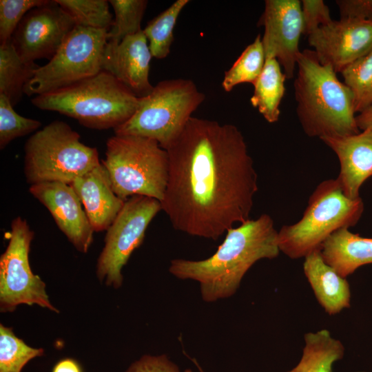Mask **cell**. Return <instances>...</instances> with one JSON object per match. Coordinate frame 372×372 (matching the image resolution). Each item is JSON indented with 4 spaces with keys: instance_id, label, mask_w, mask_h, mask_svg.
Returning a JSON list of instances; mask_svg holds the SVG:
<instances>
[{
    "instance_id": "1",
    "label": "cell",
    "mask_w": 372,
    "mask_h": 372,
    "mask_svg": "<svg viewBox=\"0 0 372 372\" xmlns=\"http://www.w3.org/2000/svg\"><path fill=\"white\" fill-rule=\"evenodd\" d=\"M165 150L169 177L161 203L175 229L216 240L250 219L258 175L236 126L191 117Z\"/></svg>"
},
{
    "instance_id": "2",
    "label": "cell",
    "mask_w": 372,
    "mask_h": 372,
    "mask_svg": "<svg viewBox=\"0 0 372 372\" xmlns=\"http://www.w3.org/2000/svg\"><path fill=\"white\" fill-rule=\"evenodd\" d=\"M226 233L211 256L201 260L173 259L169 267L175 277L197 281L202 299L207 302L232 296L254 264L261 259L275 258L280 251L278 231L267 214L249 219Z\"/></svg>"
},
{
    "instance_id": "3",
    "label": "cell",
    "mask_w": 372,
    "mask_h": 372,
    "mask_svg": "<svg viewBox=\"0 0 372 372\" xmlns=\"http://www.w3.org/2000/svg\"><path fill=\"white\" fill-rule=\"evenodd\" d=\"M296 67V114L304 133L320 138L359 133L353 93L333 68L322 64L310 49L300 52Z\"/></svg>"
},
{
    "instance_id": "4",
    "label": "cell",
    "mask_w": 372,
    "mask_h": 372,
    "mask_svg": "<svg viewBox=\"0 0 372 372\" xmlns=\"http://www.w3.org/2000/svg\"><path fill=\"white\" fill-rule=\"evenodd\" d=\"M31 102L37 108L59 112L86 127L101 130H114L127 121L136 110L138 97L102 70L65 88L37 95Z\"/></svg>"
},
{
    "instance_id": "5",
    "label": "cell",
    "mask_w": 372,
    "mask_h": 372,
    "mask_svg": "<svg viewBox=\"0 0 372 372\" xmlns=\"http://www.w3.org/2000/svg\"><path fill=\"white\" fill-rule=\"evenodd\" d=\"M364 211L360 197H347L338 178L321 182L310 196L300 220L278 231L280 251L291 259L305 258L320 249L335 231L354 226Z\"/></svg>"
},
{
    "instance_id": "6",
    "label": "cell",
    "mask_w": 372,
    "mask_h": 372,
    "mask_svg": "<svg viewBox=\"0 0 372 372\" xmlns=\"http://www.w3.org/2000/svg\"><path fill=\"white\" fill-rule=\"evenodd\" d=\"M115 194L122 200L141 195L161 202L169 177L167 151L155 141L132 135H116L106 143L105 158Z\"/></svg>"
},
{
    "instance_id": "7",
    "label": "cell",
    "mask_w": 372,
    "mask_h": 372,
    "mask_svg": "<svg viewBox=\"0 0 372 372\" xmlns=\"http://www.w3.org/2000/svg\"><path fill=\"white\" fill-rule=\"evenodd\" d=\"M205 99L189 79L164 80L138 98L134 114L114 129L116 135H132L156 141L166 149L183 132L192 113Z\"/></svg>"
},
{
    "instance_id": "8",
    "label": "cell",
    "mask_w": 372,
    "mask_h": 372,
    "mask_svg": "<svg viewBox=\"0 0 372 372\" xmlns=\"http://www.w3.org/2000/svg\"><path fill=\"white\" fill-rule=\"evenodd\" d=\"M24 152V174L31 185L45 182L70 185L101 164L96 148L83 144L79 134L61 121L34 133Z\"/></svg>"
},
{
    "instance_id": "9",
    "label": "cell",
    "mask_w": 372,
    "mask_h": 372,
    "mask_svg": "<svg viewBox=\"0 0 372 372\" xmlns=\"http://www.w3.org/2000/svg\"><path fill=\"white\" fill-rule=\"evenodd\" d=\"M107 30L76 25L49 62L39 67L24 86L28 96L65 88L102 71Z\"/></svg>"
},
{
    "instance_id": "10",
    "label": "cell",
    "mask_w": 372,
    "mask_h": 372,
    "mask_svg": "<svg viewBox=\"0 0 372 372\" xmlns=\"http://www.w3.org/2000/svg\"><path fill=\"white\" fill-rule=\"evenodd\" d=\"M162 210L161 203L154 198L135 195L128 198L109 227L105 245L96 262L99 281L115 289L123 283L122 269L133 251L143 243L150 222Z\"/></svg>"
},
{
    "instance_id": "11",
    "label": "cell",
    "mask_w": 372,
    "mask_h": 372,
    "mask_svg": "<svg viewBox=\"0 0 372 372\" xmlns=\"http://www.w3.org/2000/svg\"><path fill=\"white\" fill-rule=\"evenodd\" d=\"M34 238L27 221L20 216L12 220L10 239L0 257V311L12 313L20 304H37L55 313L45 291V284L32 273L29 252Z\"/></svg>"
},
{
    "instance_id": "12",
    "label": "cell",
    "mask_w": 372,
    "mask_h": 372,
    "mask_svg": "<svg viewBox=\"0 0 372 372\" xmlns=\"http://www.w3.org/2000/svg\"><path fill=\"white\" fill-rule=\"evenodd\" d=\"M75 26L72 18L55 0L49 1L23 17L11 40L25 61L50 60Z\"/></svg>"
},
{
    "instance_id": "13",
    "label": "cell",
    "mask_w": 372,
    "mask_h": 372,
    "mask_svg": "<svg viewBox=\"0 0 372 372\" xmlns=\"http://www.w3.org/2000/svg\"><path fill=\"white\" fill-rule=\"evenodd\" d=\"M265 59H276L287 80L293 78L303 31L301 1L266 0L260 19Z\"/></svg>"
},
{
    "instance_id": "14",
    "label": "cell",
    "mask_w": 372,
    "mask_h": 372,
    "mask_svg": "<svg viewBox=\"0 0 372 372\" xmlns=\"http://www.w3.org/2000/svg\"><path fill=\"white\" fill-rule=\"evenodd\" d=\"M318 59L336 72L372 50V19L340 18L308 37Z\"/></svg>"
},
{
    "instance_id": "15",
    "label": "cell",
    "mask_w": 372,
    "mask_h": 372,
    "mask_svg": "<svg viewBox=\"0 0 372 372\" xmlns=\"http://www.w3.org/2000/svg\"><path fill=\"white\" fill-rule=\"evenodd\" d=\"M29 192L48 209L76 250L86 253L93 242L94 230L72 187L61 182H45L30 185Z\"/></svg>"
},
{
    "instance_id": "16",
    "label": "cell",
    "mask_w": 372,
    "mask_h": 372,
    "mask_svg": "<svg viewBox=\"0 0 372 372\" xmlns=\"http://www.w3.org/2000/svg\"><path fill=\"white\" fill-rule=\"evenodd\" d=\"M152 57L142 30L119 43L107 41L103 53L102 70L113 75L137 97H143L154 88L149 81Z\"/></svg>"
},
{
    "instance_id": "17",
    "label": "cell",
    "mask_w": 372,
    "mask_h": 372,
    "mask_svg": "<svg viewBox=\"0 0 372 372\" xmlns=\"http://www.w3.org/2000/svg\"><path fill=\"white\" fill-rule=\"evenodd\" d=\"M337 155L340 162L338 180L344 195L360 197L362 183L372 176V127L344 136L320 138Z\"/></svg>"
},
{
    "instance_id": "18",
    "label": "cell",
    "mask_w": 372,
    "mask_h": 372,
    "mask_svg": "<svg viewBox=\"0 0 372 372\" xmlns=\"http://www.w3.org/2000/svg\"><path fill=\"white\" fill-rule=\"evenodd\" d=\"M78 195L94 231L107 230L125 200L114 192L108 172L100 165L77 177L71 184Z\"/></svg>"
},
{
    "instance_id": "19",
    "label": "cell",
    "mask_w": 372,
    "mask_h": 372,
    "mask_svg": "<svg viewBox=\"0 0 372 372\" xmlns=\"http://www.w3.org/2000/svg\"><path fill=\"white\" fill-rule=\"evenodd\" d=\"M303 271L319 304L329 315L339 313L350 307L348 281L323 260L320 249L304 258Z\"/></svg>"
},
{
    "instance_id": "20",
    "label": "cell",
    "mask_w": 372,
    "mask_h": 372,
    "mask_svg": "<svg viewBox=\"0 0 372 372\" xmlns=\"http://www.w3.org/2000/svg\"><path fill=\"white\" fill-rule=\"evenodd\" d=\"M320 252L324 261L346 278L360 267L372 264V238L342 228L324 242Z\"/></svg>"
},
{
    "instance_id": "21",
    "label": "cell",
    "mask_w": 372,
    "mask_h": 372,
    "mask_svg": "<svg viewBox=\"0 0 372 372\" xmlns=\"http://www.w3.org/2000/svg\"><path fill=\"white\" fill-rule=\"evenodd\" d=\"M285 80L278 61L273 58L266 59L262 73L254 85L250 102L268 123H273L279 119V107L285 92Z\"/></svg>"
},
{
    "instance_id": "22",
    "label": "cell",
    "mask_w": 372,
    "mask_h": 372,
    "mask_svg": "<svg viewBox=\"0 0 372 372\" xmlns=\"http://www.w3.org/2000/svg\"><path fill=\"white\" fill-rule=\"evenodd\" d=\"M304 341L300 362L287 372H333V363L344 355L342 343L327 329L306 333Z\"/></svg>"
},
{
    "instance_id": "23",
    "label": "cell",
    "mask_w": 372,
    "mask_h": 372,
    "mask_svg": "<svg viewBox=\"0 0 372 372\" xmlns=\"http://www.w3.org/2000/svg\"><path fill=\"white\" fill-rule=\"evenodd\" d=\"M39 68L34 62L23 60L10 39L0 45V94L15 105L19 102L25 84Z\"/></svg>"
},
{
    "instance_id": "24",
    "label": "cell",
    "mask_w": 372,
    "mask_h": 372,
    "mask_svg": "<svg viewBox=\"0 0 372 372\" xmlns=\"http://www.w3.org/2000/svg\"><path fill=\"white\" fill-rule=\"evenodd\" d=\"M188 0H177L169 8L152 19L143 30L149 41V48L154 58L165 59L170 52L174 40L173 31L177 19Z\"/></svg>"
},
{
    "instance_id": "25",
    "label": "cell",
    "mask_w": 372,
    "mask_h": 372,
    "mask_svg": "<svg viewBox=\"0 0 372 372\" xmlns=\"http://www.w3.org/2000/svg\"><path fill=\"white\" fill-rule=\"evenodd\" d=\"M265 62L262 37L258 34L254 41L247 45L233 65L225 72L222 87L225 92H231L237 85L249 83L253 85L260 76Z\"/></svg>"
},
{
    "instance_id": "26",
    "label": "cell",
    "mask_w": 372,
    "mask_h": 372,
    "mask_svg": "<svg viewBox=\"0 0 372 372\" xmlns=\"http://www.w3.org/2000/svg\"><path fill=\"white\" fill-rule=\"evenodd\" d=\"M351 90L355 113L372 105V50L345 67L340 72Z\"/></svg>"
},
{
    "instance_id": "27",
    "label": "cell",
    "mask_w": 372,
    "mask_h": 372,
    "mask_svg": "<svg viewBox=\"0 0 372 372\" xmlns=\"http://www.w3.org/2000/svg\"><path fill=\"white\" fill-rule=\"evenodd\" d=\"M19 338L10 327L0 324V372H21L28 362L43 355Z\"/></svg>"
},
{
    "instance_id": "28",
    "label": "cell",
    "mask_w": 372,
    "mask_h": 372,
    "mask_svg": "<svg viewBox=\"0 0 372 372\" xmlns=\"http://www.w3.org/2000/svg\"><path fill=\"white\" fill-rule=\"evenodd\" d=\"M76 25L109 30L113 22L107 0H55Z\"/></svg>"
},
{
    "instance_id": "29",
    "label": "cell",
    "mask_w": 372,
    "mask_h": 372,
    "mask_svg": "<svg viewBox=\"0 0 372 372\" xmlns=\"http://www.w3.org/2000/svg\"><path fill=\"white\" fill-rule=\"evenodd\" d=\"M115 18L107 31V41L121 42L141 30V23L148 1L146 0H110Z\"/></svg>"
},
{
    "instance_id": "30",
    "label": "cell",
    "mask_w": 372,
    "mask_h": 372,
    "mask_svg": "<svg viewBox=\"0 0 372 372\" xmlns=\"http://www.w3.org/2000/svg\"><path fill=\"white\" fill-rule=\"evenodd\" d=\"M41 126L39 121L17 113L10 101L0 94V148L4 149L14 139L29 134Z\"/></svg>"
},
{
    "instance_id": "31",
    "label": "cell",
    "mask_w": 372,
    "mask_h": 372,
    "mask_svg": "<svg viewBox=\"0 0 372 372\" xmlns=\"http://www.w3.org/2000/svg\"><path fill=\"white\" fill-rule=\"evenodd\" d=\"M48 2V0H1V44L6 43L12 39L20 21L30 10Z\"/></svg>"
},
{
    "instance_id": "32",
    "label": "cell",
    "mask_w": 372,
    "mask_h": 372,
    "mask_svg": "<svg viewBox=\"0 0 372 372\" xmlns=\"http://www.w3.org/2000/svg\"><path fill=\"white\" fill-rule=\"evenodd\" d=\"M301 11L302 34L307 37L320 27L326 25L333 21L329 8L322 0L301 1Z\"/></svg>"
},
{
    "instance_id": "33",
    "label": "cell",
    "mask_w": 372,
    "mask_h": 372,
    "mask_svg": "<svg viewBox=\"0 0 372 372\" xmlns=\"http://www.w3.org/2000/svg\"><path fill=\"white\" fill-rule=\"evenodd\" d=\"M125 372H180L178 365L165 354L144 355L132 362Z\"/></svg>"
},
{
    "instance_id": "34",
    "label": "cell",
    "mask_w": 372,
    "mask_h": 372,
    "mask_svg": "<svg viewBox=\"0 0 372 372\" xmlns=\"http://www.w3.org/2000/svg\"><path fill=\"white\" fill-rule=\"evenodd\" d=\"M340 18L372 19V0H337Z\"/></svg>"
},
{
    "instance_id": "35",
    "label": "cell",
    "mask_w": 372,
    "mask_h": 372,
    "mask_svg": "<svg viewBox=\"0 0 372 372\" xmlns=\"http://www.w3.org/2000/svg\"><path fill=\"white\" fill-rule=\"evenodd\" d=\"M52 372H83L79 363L70 358L59 360L53 367Z\"/></svg>"
},
{
    "instance_id": "36",
    "label": "cell",
    "mask_w": 372,
    "mask_h": 372,
    "mask_svg": "<svg viewBox=\"0 0 372 372\" xmlns=\"http://www.w3.org/2000/svg\"><path fill=\"white\" fill-rule=\"evenodd\" d=\"M356 123L360 130L372 127V105L355 116Z\"/></svg>"
},
{
    "instance_id": "37",
    "label": "cell",
    "mask_w": 372,
    "mask_h": 372,
    "mask_svg": "<svg viewBox=\"0 0 372 372\" xmlns=\"http://www.w3.org/2000/svg\"><path fill=\"white\" fill-rule=\"evenodd\" d=\"M196 366H198L200 372H205L201 367L198 365V362L196 361V360H193ZM184 372H193L191 369H186Z\"/></svg>"
}]
</instances>
